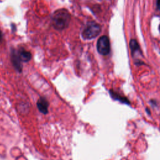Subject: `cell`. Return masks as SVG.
I'll return each mask as SVG.
<instances>
[{"instance_id":"9","label":"cell","mask_w":160,"mask_h":160,"mask_svg":"<svg viewBox=\"0 0 160 160\" xmlns=\"http://www.w3.org/2000/svg\"><path fill=\"white\" fill-rule=\"evenodd\" d=\"M157 6L159 10L160 11V0H157Z\"/></svg>"},{"instance_id":"2","label":"cell","mask_w":160,"mask_h":160,"mask_svg":"<svg viewBox=\"0 0 160 160\" xmlns=\"http://www.w3.org/2000/svg\"><path fill=\"white\" fill-rule=\"evenodd\" d=\"M100 32L101 26L94 22H90L82 31V36L85 39H91L97 37Z\"/></svg>"},{"instance_id":"11","label":"cell","mask_w":160,"mask_h":160,"mask_svg":"<svg viewBox=\"0 0 160 160\" xmlns=\"http://www.w3.org/2000/svg\"><path fill=\"white\" fill-rule=\"evenodd\" d=\"M159 30H160V26H159Z\"/></svg>"},{"instance_id":"10","label":"cell","mask_w":160,"mask_h":160,"mask_svg":"<svg viewBox=\"0 0 160 160\" xmlns=\"http://www.w3.org/2000/svg\"><path fill=\"white\" fill-rule=\"evenodd\" d=\"M2 31L0 30V42L2 41Z\"/></svg>"},{"instance_id":"8","label":"cell","mask_w":160,"mask_h":160,"mask_svg":"<svg viewBox=\"0 0 160 160\" xmlns=\"http://www.w3.org/2000/svg\"><path fill=\"white\" fill-rule=\"evenodd\" d=\"M129 46H130V49H131L132 54H134L139 50V44H138V42L136 41V40H135L134 39H132L130 41Z\"/></svg>"},{"instance_id":"1","label":"cell","mask_w":160,"mask_h":160,"mask_svg":"<svg viewBox=\"0 0 160 160\" xmlns=\"http://www.w3.org/2000/svg\"><path fill=\"white\" fill-rule=\"evenodd\" d=\"M70 21L71 14L66 9H59L55 11L52 15V25L56 30L61 31L67 28Z\"/></svg>"},{"instance_id":"5","label":"cell","mask_w":160,"mask_h":160,"mask_svg":"<svg viewBox=\"0 0 160 160\" xmlns=\"http://www.w3.org/2000/svg\"><path fill=\"white\" fill-rule=\"evenodd\" d=\"M19 56L21 60V61L24 62H29L32 58V54L29 51L25 50L24 48H21L18 51Z\"/></svg>"},{"instance_id":"4","label":"cell","mask_w":160,"mask_h":160,"mask_svg":"<svg viewBox=\"0 0 160 160\" xmlns=\"http://www.w3.org/2000/svg\"><path fill=\"white\" fill-rule=\"evenodd\" d=\"M11 60L12 62V64L13 65L16 70L19 72H21L22 70V65L21 64V60L19 56L18 51H16L14 49H11Z\"/></svg>"},{"instance_id":"3","label":"cell","mask_w":160,"mask_h":160,"mask_svg":"<svg viewBox=\"0 0 160 160\" xmlns=\"http://www.w3.org/2000/svg\"><path fill=\"white\" fill-rule=\"evenodd\" d=\"M97 50L102 55H107L110 51V43L106 36L100 37L97 42Z\"/></svg>"},{"instance_id":"6","label":"cell","mask_w":160,"mask_h":160,"mask_svg":"<svg viewBox=\"0 0 160 160\" xmlns=\"http://www.w3.org/2000/svg\"><path fill=\"white\" fill-rule=\"evenodd\" d=\"M37 106L39 110L43 113H46L48 112V108L49 104L45 98H41L37 102Z\"/></svg>"},{"instance_id":"7","label":"cell","mask_w":160,"mask_h":160,"mask_svg":"<svg viewBox=\"0 0 160 160\" xmlns=\"http://www.w3.org/2000/svg\"><path fill=\"white\" fill-rule=\"evenodd\" d=\"M109 93H110L111 97H112V98H114V99L118 100V101H121V102H123V103H125V104H129V101H128V99L126 98L121 96L120 95L118 94L116 92L112 91V90H110V91H109Z\"/></svg>"}]
</instances>
